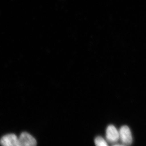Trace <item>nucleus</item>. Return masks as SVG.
I'll return each mask as SVG.
<instances>
[{
    "mask_svg": "<svg viewBox=\"0 0 146 146\" xmlns=\"http://www.w3.org/2000/svg\"><path fill=\"white\" fill-rule=\"evenodd\" d=\"M0 145L4 146H18V138L13 133L6 134L0 139Z\"/></svg>",
    "mask_w": 146,
    "mask_h": 146,
    "instance_id": "obj_4",
    "label": "nucleus"
},
{
    "mask_svg": "<svg viewBox=\"0 0 146 146\" xmlns=\"http://www.w3.org/2000/svg\"><path fill=\"white\" fill-rule=\"evenodd\" d=\"M36 145L35 138L27 132H23L18 138V146H34Z\"/></svg>",
    "mask_w": 146,
    "mask_h": 146,
    "instance_id": "obj_2",
    "label": "nucleus"
},
{
    "mask_svg": "<svg viewBox=\"0 0 146 146\" xmlns=\"http://www.w3.org/2000/svg\"><path fill=\"white\" fill-rule=\"evenodd\" d=\"M119 139L124 145H129L132 143V137L129 127L126 125L122 126L119 131Z\"/></svg>",
    "mask_w": 146,
    "mask_h": 146,
    "instance_id": "obj_1",
    "label": "nucleus"
},
{
    "mask_svg": "<svg viewBox=\"0 0 146 146\" xmlns=\"http://www.w3.org/2000/svg\"><path fill=\"white\" fill-rule=\"evenodd\" d=\"M106 138L110 143H116L119 139V133L113 125H110L106 130Z\"/></svg>",
    "mask_w": 146,
    "mask_h": 146,
    "instance_id": "obj_3",
    "label": "nucleus"
},
{
    "mask_svg": "<svg viewBox=\"0 0 146 146\" xmlns=\"http://www.w3.org/2000/svg\"><path fill=\"white\" fill-rule=\"evenodd\" d=\"M95 143L97 146H108L107 142L101 136H98L95 140Z\"/></svg>",
    "mask_w": 146,
    "mask_h": 146,
    "instance_id": "obj_5",
    "label": "nucleus"
}]
</instances>
